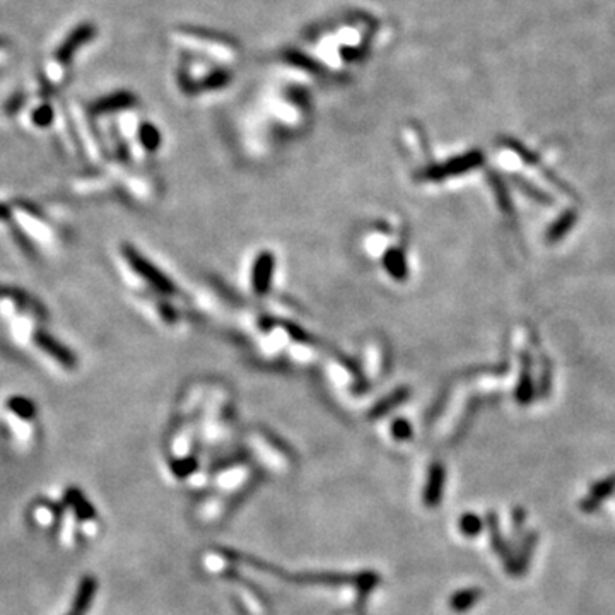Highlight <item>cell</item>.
Here are the masks:
<instances>
[{
	"label": "cell",
	"mask_w": 615,
	"mask_h": 615,
	"mask_svg": "<svg viewBox=\"0 0 615 615\" xmlns=\"http://www.w3.org/2000/svg\"><path fill=\"white\" fill-rule=\"evenodd\" d=\"M614 491H615V475L600 480V482H597L593 487H591L590 496H586V498L579 503V510H581L583 513H595V511L600 507V503H603L607 498H610V496L614 494Z\"/></svg>",
	"instance_id": "6da1fadb"
},
{
	"label": "cell",
	"mask_w": 615,
	"mask_h": 615,
	"mask_svg": "<svg viewBox=\"0 0 615 615\" xmlns=\"http://www.w3.org/2000/svg\"><path fill=\"white\" fill-rule=\"evenodd\" d=\"M91 36H93V29H91V26H79V28L75 29V31H72L71 36L60 45L59 50H57V60L62 64L71 62L75 50L81 48L87 40H91Z\"/></svg>",
	"instance_id": "7a4b0ae2"
},
{
	"label": "cell",
	"mask_w": 615,
	"mask_h": 615,
	"mask_svg": "<svg viewBox=\"0 0 615 615\" xmlns=\"http://www.w3.org/2000/svg\"><path fill=\"white\" fill-rule=\"evenodd\" d=\"M537 540H538L537 532H532V533L528 535V537L525 538V540H523L521 549H519L518 556L514 557V559H511L510 563H507V569H510L511 575H513V576H521L523 572H525V569L528 568V563H530V557H532V552L535 551V544H537Z\"/></svg>",
	"instance_id": "3957f363"
},
{
	"label": "cell",
	"mask_w": 615,
	"mask_h": 615,
	"mask_svg": "<svg viewBox=\"0 0 615 615\" xmlns=\"http://www.w3.org/2000/svg\"><path fill=\"white\" fill-rule=\"evenodd\" d=\"M36 343L45 350V353H48L50 356L55 357L59 362H62L64 366L74 364V356L71 354V350H67L64 346H60L55 339H52L48 334H45V332L36 335Z\"/></svg>",
	"instance_id": "277c9868"
},
{
	"label": "cell",
	"mask_w": 615,
	"mask_h": 615,
	"mask_svg": "<svg viewBox=\"0 0 615 615\" xmlns=\"http://www.w3.org/2000/svg\"><path fill=\"white\" fill-rule=\"evenodd\" d=\"M443 486H445V468H443L439 464H436L433 467V470H431L429 482H427L426 487V496H424L427 506L434 507L439 501H441Z\"/></svg>",
	"instance_id": "5b68a950"
},
{
	"label": "cell",
	"mask_w": 615,
	"mask_h": 615,
	"mask_svg": "<svg viewBox=\"0 0 615 615\" xmlns=\"http://www.w3.org/2000/svg\"><path fill=\"white\" fill-rule=\"evenodd\" d=\"M480 598H482V590H479V588L461 590L450 598V609L454 610V612H467Z\"/></svg>",
	"instance_id": "8992f818"
},
{
	"label": "cell",
	"mask_w": 615,
	"mask_h": 615,
	"mask_svg": "<svg viewBox=\"0 0 615 615\" xmlns=\"http://www.w3.org/2000/svg\"><path fill=\"white\" fill-rule=\"evenodd\" d=\"M94 591H96V583H94L93 578H86L79 586V593L75 597L74 602V609H72L71 615H84L86 610L89 609V603L93 600Z\"/></svg>",
	"instance_id": "52a82bcc"
},
{
	"label": "cell",
	"mask_w": 615,
	"mask_h": 615,
	"mask_svg": "<svg viewBox=\"0 0 615 615\" xmlns=\"http://www.w3.org/2000/svg\"><path fill=\"white\" fill-rule=\"evenodd\" d=\"M487 525H489V532H491L492 547H494V551L503 557L504 563H510L511 554H510V551H507V545H504L503 537L499 535V523H498V517H496V513L487 514Z\"/></svg>",
	"instance_id": "ba28073f"
},
{
	"label": "cell",
	"mask_w": 615,
	"mask_h": 615,
	"mask_svg": "<svg viewBox=\"0 0 615 615\" xmlns=\"http://www.w3.org/2000/svg\"><path fill=\"white\" fill-rule=\"evenodd\" d=\"M458 526H460V532L467 535V537H477V535H480V532H482L484 521L479 514L467 513L460 518Z\"/></svg>",
	"instance_id": "9c48e42d"
},
{
	"label": "cell",
	"mask_w": 615,
	"mask_h": 615,
	"mask_svg": "<svg viewBox=\"0 0 615 615\" xmlns=\"http://www.w3.org/2000/svg\"><path fill=\"white\" fill-rule=\"evenodd\" d=\"M7 407L22 419H31L33 415L36 414V407H34V403L29 399H24V397H13V399L7 402Z\"/></svg>",
	"instance_id": "30bf717a"
},
{
	"label": "cell",
	"mask_w": 615,
	"mask_h": 615,
	"mask_svg": "<svg viewBox=\"0 0 615 615\" xmlns=\"http://www.w3.org/2000/svg\"><path fill=\"white\" fill-rule=\"evenodd\" d=\"M575 214H566V216L563 217V219L559 221V223L557 224H554V226L551 228V231H549V239H551V242H556V239H559L561 236H564V232L568 231L569 228L572 226V223H575Z\"/></svg>",
	"instance_id": "8fae6325"
},
{
	"label": "cell",
	"mask_w": 615,
	"mask_h": 615,
	"mask_svg": "<svg viewBox=\"0 0 615 615\" xmlns=\"http://www.w3.org/2000/svg\"><path fill=\"white\" fill-rule=\"evenodd\" d=\"M33 121L38 127H48L53 121V110L48 105L38 106L33 113Z\"/></svg>",
	"instance_id": "7c38bea8"
},
{
	"label": "cell",
	"mask_w": 615,
	"mask_h": 615,
	"mask_svg": "<svg viewBox=\"0 0 615 615\" xmlns=\"http://www.w3.org/2000/svg\"><path fill=\"white\" fill-rule=\"evenodd\" d=\"M525 517H526V513H525V510H523V507H514V511H513V530H514V533H517V535H518V532H521L523 525H525Z\"/></svg>",
	"instance_id": "4fadbf2b"
},
{
	"label": "cell",
	"mask_w": 615,
	"mask_h": 615,
	"mask_svg": "<svg viewBox=\"0 0 615 615\" xmlns=\"http://www.w3.org/2000/svg\"><path fill=\"white\" fill-rule=\"evenodd\" d=\"M7 216H9V211L3 205H0V219H6Z\"/></svg>",
	"instance_id": "5bb4252c"
}]
</instances>
